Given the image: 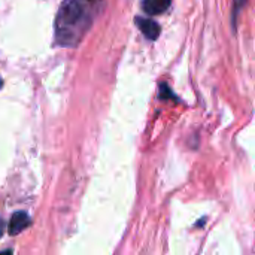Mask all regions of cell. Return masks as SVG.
<instances>
[{
    "instance_id": "5",
    "label": "cell",
    "mask_w": 255,
    "mask_h": 255,
    "mask_svg": "<svg viewBox=\"0 0 255 255\" xmlns=\"http://www.w3.org/2000/svg\"><path fill=\"white\" fill-rule=\"evenodd\" d=\"M247 0H235V10H233V25L236 24V18H238V12L239 9L245 4Z\"/></svg>"
},
{
    "instance_id": "4",
    "label": "cell",
    "mask_w": 255,
    "mask_h": 255,
    "mask_svg": "<svg viewBox=\"0 0 255 255\" xmlns=\"http://www.w3.org/2000/svg\"><path fill=\"white\" fill-rule=\"evenodd\" d=\"M170 0H143V10L148 15H158L167 10Z\"/></svg>"
},
{
    "instance_id": "3",
    "label": "cell",
    "mask_w": 255,
    "mask_h": 255,
    "mask_svg": "<svg viewBox=\"0 0 255 255\" xmlns=\"http://www.w3.org/2000/svg\"><path fill=\"white\" fill-rule=\"evenodd\" d=\"M136 24L139 25L140 31L145 34V37H148L149 40H155L160 34V25L151 19V18H136Z\"/></svg>"
},
{
    "instance_id": "6",
    "label": "cell",
    "mask_w": 255,
    "mask_h": 255,
    "mask_svg": "<svg viewBox=\"0 0 255 255\" xmlns=\"http://www.w3.org/2000/svg\"><path fill=\"white\" fill-rule=\"evenodd\" d=\"M3 230H4V224H3V221L0 220V238H1V235H3Z\"/></svg>"
},
{
    "instance_id": "7",
    "label": "cell",
    "mask_w": 255,
    "mask_h": 255,
    "mask_svg": "<svg viewBox=\"0 0 255 255\" xmlns=\"http://www.w3.org/2000/svg\"><path fill=\"white\" fill-rule=\"evenodd\" d=\"M1 85H3V81L0 79V88H1Z\"/></svg>"
},
{
    "instance_id": "1",
    "label": "cell",
    "mask_w": 255,
    "mask_h": 255,
    "mask_svg": "<svg viewBox=\"0 0 255 255\" xmlns=\"http://www.w3.org/2000/svg\"><path fill=\"white\" fill-rule=\"evenodd\" d=\"M102 0H66L57 18V37L61 45H75L91 25Z\"/></svg>"
},
{
    "instance_id": "2",
    "label": "cell",
    "mask_w": 255,
    "mask_h": 255,
    "mask_svg": "<svg viewBox=\"0 0 255 255\" xmlns=\"http://www.w3.org/2000/svg\"><path fill=\"white\" fill-rule=\"evenodd\" d=\"M28 224H30V217H28L25 212H22V211L15 212V214L12 215L10 221H9V226H7L9 235H10V236H15V235H18V233H21Z\"/></svg>"
}]
</instances>
